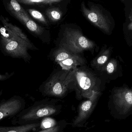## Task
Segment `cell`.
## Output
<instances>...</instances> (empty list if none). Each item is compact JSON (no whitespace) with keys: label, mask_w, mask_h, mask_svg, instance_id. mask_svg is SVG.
I'll list each match as a JSON object with an SVG mask.
<instances>
[{"label":"cell","mask_w":132,"mask_h":132,"mask_svg":"<svg viewBox=\"0 0 132 132\" xmlns=\"http://www.w3.org/2000/svg\"><path fill=\"white\" fill-rule=\"evenodd\" d=\"M109 105L114 118L126 119L132 115V88L123 87L114 89L109 97Z\"/></svg>","instance_id":"cell-1"},{"label":"cell","mask_w":132,"mask_h":132,"mask_svg":"<svg viewBox=\"0 0 132 132\" xmlns=\"http://www.w3.org/2000/svg\"><path fill=\"white\" fill-rule=\"evenodd\" d=\"M95 46L94 43L75 29H66L63 37L60 43V48L78 54L85 50L92 51Z\"/></svg>","instance_id":"cell-2"},{"label":"cell","mask_w":132,"mask_h":132,"mask_svg":"<svg viewBox=\"0 0 132 132\" xmlns=\"http://www.w3.org/2000/svg\"><path fill=\"white\" fill-rule=\"evenodd\" d=\"M57 111L58 109L56 106L51 105H34L22 110L11 119V122L14 126L31 124L35 120L54 114Z\"/></svg>","instance_id":"cell-3"},{"label":"cell","mask_w":132,"mask_h":132,"mask_svg":"<svg viewBox=\"0 0 132 132\" xmlns=\"http://www.w3.org/2000/svg\"><path fill=\"white\" fill-rule=\"evenodd\" d=\"M75 69L56 73L53 75L45 84V94L53 97H63L65 94L70 84L74 81Z\"/></svg>","instance_id":"cell-4"},{"label":"cell","mask_w":132,"mask_h":132,"mask_svg":"<svg viewBox=\"0 0 132 132\" xmlns=\"http://www.w3.org/2000/svg\"><path fill=\"white\" fill-rule=\"evenodd\" d=\"M25 103L20 96L14 95L0 102V121L7 118H12L24 110Z\"/></svg>","instance_id":"cell-5"},{"label":"cell","mask_w":132,"mask_h":132,"mask_svg":"<svg viewBox=\"0 0 132 132\" xmlns=\"http://www.w3.org/2000/svg\"><path fill=\"white\" fill-rule=\"evenodd\" d=\"M89 3V6L87 7L84 2H81V7L83 14L94 25L108 32L109 27L107 19L97 5L92 2Z\"/></svg>","instance_id":"cell-6"},{"label":"cell","mask_w":132,"mask_h":132,"mask_svg":"<svg viewBox=\"0 0 132 132\" xmlns=\"http://www.w3.org/2000/svg\"><path fill=\"white\" fill-rule=\"evenodd\" d=\"M1 43L4 51L9 56L14 58H22L25 61L29 59L28 48L18 41L10 40L1 36Z\"/></svg>","instance_id":"cell-7"},{"label":"cell","mask_w":132,"mask_h":132,"mask_svg":"<svg viewBox=\"0 0 132 132\" xmlns=\"http://www.w3.org/2000/svg\"><path fill=\"white\" fill-rule=\"evenodd\" d=\"M74 81L78 88L84 91H94L95 84V77L92 73L84 67L75 69Z\"/></svg>","instance_id":"cell-8"},{"label":"cell","mask_w":132,"mask_h":132,"mask_svg":"<svg viewBox=\"0 0 132 132\" xmlns=\"http://www.w3.org/2000/svg\"><path fill=\"white\" fill-rule=\"evenodd\" d=\"M99 95L100 92L94 91L90 97L82 103L79 108L78 115L73 123V126H78L85 121L94 108Z\"/></svg>","instance_id":"cell-9"},{"label":"cell","mask_w":132,"mask_h":132,"mask_svg":"<svg viewBox=\"0 0 132 132\" xmlns=\"http://www.w3.org/2000/svg\"><path fill=\"white\" fill-rule=\"evenodd\" d=\"M9 13L20 21L29 31L38 36L42 35L45 29L37 25L30 18L28 13H19L12 11H9Z\"/></svg>","instance_id":"cell-10"},{"label":"cell","mask_w":132,"mask_h":132,"mask_svg":"<svg viewBox=\"0 0 132 132\" xmlns=\"http://www.w3.org/2000/svg\"><path fill=\"white\" fill-rule=\"evenodd\" d=\"M40 126L38 123H32L23 125L0 126V132H30Z\"/></svg>","instance_id":"cell-11"},{"label":"cell","mask_w":132,"mask_h":132,"mask_svg":"<svg viewBox=\"0 0 132 132\" xmlns=\"http://www.w3.org/2000/svg\"><path fill=\"white\" fill-rule=\"evenodd\" d=\"M0 21L3 24V26L5 28L10 30L14 34L17 35L28 44L32 45L27 36L20 28L9 22L6 18H4L3 16H1L0 17Z\"/></svg>","instance_id":"cell-12"},{"label":"cell","mask_w":132,"mask_h":132,"mask_svg":"<svg viewBox=\"0 0 132 132\" xmlns=\"http://www.w3.org/2000/svg\"><path fill=\"white\" fill-rule=\"evenodd\" d=\"M85 63V59L81 56L70 58L59 63L63 69L66 71L74 69L77 66H83Z\"/></svg>","instance_id":"cell-13"},{"label":"cell","mask_w":132,"mask_h":132,"mask_svg":"<svg viewBox=\"0 0 132 132\" xmlns=\"http://www.w3.org/2000/svg\"><path fill=\"white\" fill-rule=\"evenodd\" d=\"M81 56L78 54L73 53L63 48L59 47L54 52L53 57L55 61L59 63L61 61L70 58L79 57Z\"/></svg>","instance_id":"cell-14"},{"label":"cell","mask_w":132,"mask_h":132,"mask_svg":"<svg viewBox=\"0 0 132 132\" xmlns=\"http://www.w3.org/2000/svg\"><path fill=\"white\" fill-rule=\"evenodd\" d=\"M0 33L1 36L4 37L10 40L18 41L21 43L25 45L29 49H33V46L32 45L28 44V43L22 39L20 37L15 34H14L12 32L5 28L4 27L0 26Z\"/></svg>","instance_id":"cell-15"},{"label":"cell","mask_w":132,"mask_h":132,"mask_svg":"<svg viewBox=\"0 0 132 132\" xmlns=\"http://www.w3.org/2000/svg\"><path fill=\"white\" fill-rule=\"evenodd\" d=\"M17 1L21 4L41 7L52 5L62 1V0H18Z\"/></svg>","instance_id":"cell-16"},{"label":"cell","mask_w":132,"mask_h":132,"mask_svg":"<svg viewBox=\"0 0 132 132\" xmlns=\"http://www.w3.org/2000/svg\"><path fill=\"white\" fill-rule=\"evenodd\" d=\"M45 13L49 20L52 22H57L61 19L62 12L58 7L52 6L46 10Z\"/></svg>","instance_id":"cell-17"},{"label":"cell","mask_w":132,"mask_h":132,"mask_svg":"<svg viewBox=\"0 0 132 132\" xmlns=\"http://www.w3.org/2000/svg\"><path fill=\"white\" fill-rule=\"evenodd\" d=\"M7 9L9 11H12L19 13H27L16 0H11L7 4Z\"/></svg>","instance_id":"cell-18"},{"label":"cell","mask_w":132,"mask_h":132,"mask_svg":"<svg viewBox=\"0 0 132 132\" xmlns=\"http://www.w3.org/2000/svg\"><path fill=\"white\" fill-rule=\"evenodd\" d=\"M29 13L35 19L39 21L44 25H48V22L45 17L43 14L42 13L35 9H28Z\"/></svg>","instance_id":"cell-19"},{"label":"cell","mask_w":132,"mask_h":132,"mask_svg":"<svg viewBox=\"0 0 132 132\" xmlns=\"http://www.w3.org/2000/svg\"><path fill=\"white\" fill-rule=\"evenodd\" d=\"M57 122L56 121L50 118H46L43 119L41 122L40 128L42 130L52 128L56 126Z\"/></svg>","instance_id":"cell-20"},{"label":"cell","mask_w":132,"mask_h":132,"mask_svg":"<svg viewBox=\"0 0 132 132\" xmlns=\"http://www.w3.org/2000/svg\"><path fill=\"white\" fill-rule=\"evenodd\" d=\"M107 52H108L107 51L104 52L103 54L95 58L93 61H92V66L98 67L105 63L108 59Z\"/></svg>","instance_id":"cell-21"},{"label":"cell","mask_w":132,"mask_h":132,"mask_svg":"<svg viewBox=\"0 0 132 132\" xmlns=\"http://www.w3.org/2000/svg\"><path fill=\"white\" fill-rule=\"evenodd\" d=\"M14 74V72L9 73H5V74H0V81L6 80L11 78Z\"/></svg>","instance_id":"cell-22"},{"label":"cell","mask_w":132,"mask_h":132,"mask_svg":"<svg viewBox=\"0 0 132 132\" xmlns=\"http://www.w3.org/2000/svg\"><path fill=\"white\" fill-rule=\"evenodd\" d=\"M60 129H61L60 126H56L54 128L45 129V130H42L38 132H60Z\"/></svg>","instance_id":"cell-23"},{"label":"cell","mask_w":132,"mask_h":132,"mask_svg":"<svg viewBox=\"0 0 132 132\" xmlns=\"http://www.w3.org/2000/svg\"><path fill=\"white\" fill-rule=\"evenodd\" d=\"M115 69V66L114 63L111 61L108 64L106 67V70L108 73L109 74H111L114 72Z\"/></svg>","instance_id":"cell-24"},{"label":"cell","mask_w":132,"mask_h":132,"mask_svg":"<svg viewBox=\"0 0 132 132\" xmlns=\"http://www.w3.org/2000/svg\"><path fill=\"white\" fill-rule=\"evenodd\" d=\"M2 94H3V90H0V97L2 96Z\"/></svg>","instance_id":"cell-25"},{"label":"cell","mask_w":132,"mask_h":132,"mask_svg":"<svg viewBox=\"0 0 132 132\" xmlns=\"http://www.w3.org/2000/svg\"><path fill=\"white\" fill-rule=\"evenodd\" d=\"M129 28L130 29H132V23L130 25V26H129Z\"/></svg>","instance_id":"cell-26"}]
</instances>
